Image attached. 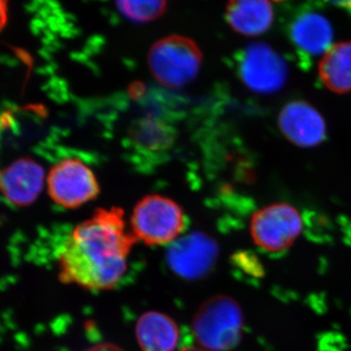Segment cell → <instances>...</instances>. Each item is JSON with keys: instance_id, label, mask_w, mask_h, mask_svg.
<instances>
[{"instance_id": "5", "label": "cell", "mask_w": 351, "mask_h": 351, "mask_svg": "<svg viewBox=\"0 0 351 351\" xmlns=\"http://www.w3.org/2000/svg\"><path fill=\"white\" fill-rule=\"evenodd\" d=\"M302 219L292 205L276 203L258 210L250 223L254 243L263 250L279 253L291 248L302 232Z\"/></svg>"}, {"instance_id": "19", "label": "cell", "mask_w": 351, "mask_h": 351, "mask_svg": "<svg viewBox=\"0 0 351 351\" xmlns=\"http://www.w3.org/2000/svg\"><path fill=\"white\" fill-rule=\"evenodd\" d=\"M180 351H208L206 350H204V348H182V350Z\"/></svg>"}, {"instance_id": "4", "label": "cell", "mask_w": 351, "mask_h": 351, "mask_svg": "<svg viewBox=\"0 0 351 351\" xmlns=\"http://www.w3.org/2000/svg\"><path fill=\"white\" fill-rule=\"evenodd\" d=\"M131 223L136 239L147 245H163L175 241L181 234L186 217L170 198L149 195L136 205Z\"/></svg>"}, {"instance_id": "3", "label": "cell", "mask_w": 351, "mask_h": 351, "mask_svg": "<svg viewBox=\"0 0 351 351\" xmlns=\"http://www.w3.org/2000/svg\"><path fill=\"white\" fill-rule=\"evenodd\" d=\"M202 63V54L195 41L171 36L157 41L149 53V66L164 86L179 88L195 80Z\"/></svg>"}, {"instance_id": "8", "label": "cell", "mask_w": 351, "mask_h": 351, "mask_svg": "<svg viewBox=\"0 0 351 351\" xmlns=\"http://www.w3.org/2000/svg\"><path fill=\"white\" fill-rule=\"evenodd\" d=\"M239 73L244 84L254 92L271 94L285 84L287 66L269 46L253 43L240 56Z\"/></svg>"}, {"instance_id": "15", "label": "cell", "mask_w": 351, "mask_h": 351, "mask_svg": "<svg viewBox=\"0 0 351 351\" xmlns=\"http://www.w3.org/2000/svg\"><path fill=\"white\" fill-rule=\"evenodd\" d=\"M122 15L135 23H147L162 15L167 0H117Z\"/></svg>"}, {"instance_id": "18", "label": "cell", "mask_w": 351, "mask_h": 351, "mask_svg": "<svg viewBox=\"0 0 351 351\" xmlns=\"http://www.w3.org/2000/svg\"><path fill=\"white\" fill-rule=\"evenodd\" d=\"M328 1L331 2L334 5L346 9L351 13V0H328Z\"/></svg>"}, {"instance_id": "10", "label": "cell", "mask_w": 351, "mask_h": 351, "mask_svg": "<svg viewBox=\"0 0 351 351\" xmlns=\"http://www.w3.org/2000/svg\"><path fill=\"white\" fill-rule=\"evenodd\" d=\"M278 125L287 140L298 147H315L326 136V123L322 115L304 101L287 104L279 114Z\"/></svg>"}, {"instance_id": "2", "label": "cell", "mask_w": 351, "mask_h": 351, "mask_svg": "<svg viewBox=\"0 0 351 351\" xmlns=\"http://www.w3.org/2000/svg\"><path fill=\"white\" fill-rule=\"evenodd\" d=\"M244 317L239 302L228 295L210 298L198 308L193 331L202 348L232 351L243 334Z\"/></svg>"}, {"instance_id": "7", "label": "cell", "mask_w": 351, "mask_h": 351, "mask_svg": "<svg viewBox=\"0 0 351 351\" xmlns=\"http://www.w3.org/2000/svg\"><path fill=\"white\" fill-rule=\"evenodd\" d=\"M218 257L217 242L201 232L176 239L166 253L170 269L186 280H197L207 276L213 269Z\"/></svg>"}, {"instance_id": "14", "label": "cell", "mask_w": 351, "mask_h": 351, "mask_svg": "<svg viewBox=\"0 0 351 351\" xmlns=\"http://www.w3.org/2000/svg\"><path fill=\"white\" fill-rule=\"evenodd\" d=\"M318 73L323 85L332 93H350L351 41L332 45L321 59Z\"/></svg>"}, {"instance_id": "17", "label": "cell", "mask_w": 351, "mask_h": 351, "mask_svg": "<svg viewBox=\"0 0 351 351\" xmlns=\"http://www.w3.org/2000/svg\"><path fill=\"white\" fill-rule=\"evenodd\" d=\"M86 351H124L117 346L112 343H101V345L95 346Z\"/></svg>"}, {"instance_id": "9", "label": "cell", "mask_w": 351, "mask_h": 351, "mask_svg": "<svg viewBox=\"0 0 351 351\" xmlns=\"http://www.w3.org/2000/svg\"><path fill=\"white\" fill-rule=\"evenodd\" d=\"M44 181L43 166L32 158L17 159L0 171V191L15 206H27L38 199Z\"/></svg>"}, {"instance_id": "16", "label": "cell", "mask_w": 351, "mask_h": 351, "mask_svg": "<svg viewBox=\"0 0 351 351\" xmlns=\"http://www.w3.org/2000/svg\"><path fill=\"white\" fill-rule=\"evenodd\" d=\"M9 0H0V32L3 31L8 23Z\"/></svg>"}, {"instance_id": "1", "label": "cell", "mask_w": 351, "mask_h": 351, "mask_svg": "<svg viewBox=\"0 0 351 351\" xmlns=\"http://www.w3.org/2000/svg\"><path fill=\"white\" fill-rule=\"evenodd\" d=\"M137 241L117 207L98 209L76 226L60 254V279L89 290H110L125 274Z\"/></svg>"}, {"instance_id": "11", "label": "cell", "mask_w": 351, "mask_h": 351, "mask_svg": "<svg viewBox=\"0 0 351 351\" xmlns=\"http://www.w3.org/2000/svg\"><path fill=\"white\" fill-rule=\"evenodd\" d=\"M290 36L295 47L311 56L325 54L331 48L332 29L329 21L317 12L299 14L290 25Z\"/></svg>"}, {"instance_id": "6", "label": "cell", "mask_w": 351, "mask_h": 351, "mask_svg": "<svg viewBox=\"0 0 351 351\" xmlns=\"http://www.w3.org/2000/svg\"><path fill=\"white\" fill-rule=\"evenodd\" d=\"M50 197L56 204L75 209L94 200L100 193L96 177L77 158H66L53 166L47 177Z\"/></svg>"}, {"instance_id": "13", "label": "cell", "mask_w": 351, "mask_h": 351, "mask_svg": "<svg viewBox=\"0 0 351 351\" xmlns=\"http://www.w3.org/2000/svg\"><path fill=\"white\" fill-rule=\"evenodd\" d=\"M136 335L143 351H176L179 341V328L175 321L157 311L141 316Z\"/></svg>"}, {"instance_id": "12", "label": "cell", "mask_w": 351, "mask_h": 351, "mask_svg": "<svg viewBox=\"0 0 351 351\" xmlns=\"http://www.w3.org/2000/svg\"><path fill=\"white\" fill-rule=\"evenodd\" d=\"M226 20L239 34L260 36L271 25L274 10L269 0H230L226 6Z\"/></svg>"}]
</instances>
